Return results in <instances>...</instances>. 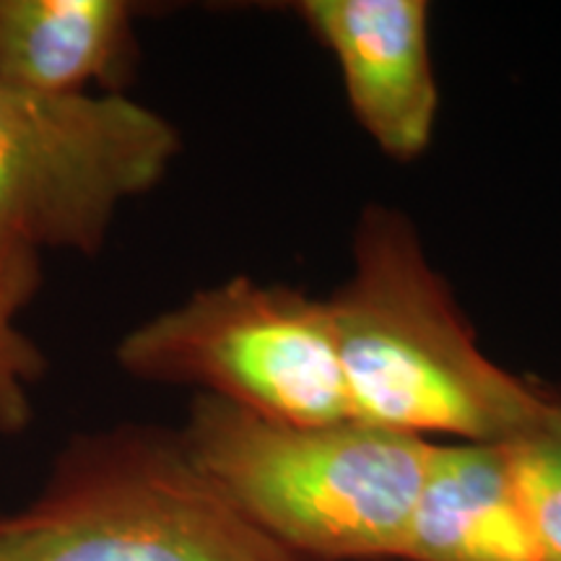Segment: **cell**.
I'll return each instance as SVG.
<instances>
[{
    "label": "cell",
    "mask_w": 561,
    "mask_h": 561,
    "mask_svg": "<svg viewBox=\"0 0 561 561\" xmlns=\"http://www.w3.org/2000/svg\"><path fill=\"white\" fill-rule=\"evenodd\" d=\"M325 305L354 421L411 437L512 442L557 416L549 388L483 354L401 210H364L354 271Z\"/></svg>",
    "instance_id": "1"
},
{
    "label": "cell",
    "mask_w": 561,
    "mask_h": 561,
    "mask_svg": "<svg viewBox=\"0 0 561 561\" xmlns=\"http://www.w3.org/2000/svg\"><path fill=\"white\" fill-rule=\"evenodd\" d=\"M180 130L128 94L0 87V234L45 255H96L123 203L151 193Z\"/></svg>",
    "instance_id": "5"
},
{
    "label": "cell",
    "mask_w": 561,
    "mask_h": 561,
    "mask_svg": "<svg viewBox=\"0 0 561 561\" xmlns=\"http://www.w3.org/2000/svg\"><path fill=\"white\" fill-rule=\"evenodd\" d=\"M128 0H0V87L123 94L138 60Z\"/></svg>",
    "instance_id": "8"
},
{
    "label": "cell",
    "mask_w": 561,
    "mask_h": 561,
    "mask_svg": "<svg viewBox=\"0 0 561 561\" xmlns=\"http://www.w3.org/2000/svg\"><path fill=\"white\" fill-rule=\"evenodd\" d=\"M403 561H541L504 442H432Z\"/></svg>",
    "instance_id": "7"
},
{
    "label": "cell",
    "mask_w": 561,
    "mask_h": 561,
    "mask_svg": "<svg viewBox=\"0 0 561 561\" xmlns=\"http://www.w3.org/2000/svg\"><path fill=\"white\" fill-rule=\"evenodd\" d=\"M0 561H314L250 523L178 432L121 424L68 442L39 496L0 517Z\"/></svg>",
    "instance_id": "3"
},
{
    "label": "cell",
    "mask_w": 561,
    "mask_h": 561,
    "mask_svg": "<svg viewBox=\"0 0 561 561\" xmlns=\"http://www.w3.org/2000/svg\"><path fill=\"white\" fill-rule=\"evenodd\" d=\"M198 471L286 549L401 559L432 442L362 421L291 424L195 396L178 430Z\"/></svg>",
    "instance_id": "2"
},
{
    "label": "cell",
    "mask_w": 561,
    "mask_h": 561,
    "mask_svg": "<svg viewBox=\"0 0 561 561\" xmlns=\"http://www.w3.org/2000/svg\"><path fill=\"white\" fill-rule=\"evenodd\" d=\"M553 398L559 403L557 416L504 442L541 561H561V398L557 392Z\"/></svg>",
    "instance_id": "10"
},
{
    "label": "cell",
    "mask_w": 561,
    "mask_h": 561,
    "mask_svg": "<svg viewBox=\"0 0 561 561\" xmlns=\"http://www.w3.org/2000/svg\"><path fill=\"white\" fill-rule=\"evenodd\" d=\"M45 286L37 250L0 234V434H21L34 419V390L47 375V356L21 328Z\"/></svg>",
    "instance_id": "9"
},
{
    "label": "cell",
    "mask_w": 561,
    "mask_h": 561,
    "mask_svg": "<svg viewBox=\"0 0 561 561\" xmlns=\"http://www.w3.org/2000/svg\"><path fill=\"white\" fill-rule=\"evenodd\" d=\"M297 13L339 62L362 128L392 159L430 146L439 89L424 0H301Z\"/></svg>",
    "instance_id": "6"
},
{
    "label": "cell",
    "mask_w": 561,
    "mask_h": 561,
    "mask_svg": "<svg viewBox=\"0 0 561 561\" xmlns=\"http://www.w3.org/2000/svg\"><path fill=\"white\" fill-rule=\"evenodd\" d=\"M553 392H557V396H559V398H561V388H557V390H553Z\"/></svg>",
    "instance_id": "11"
},
{
    "label": "cell",
    "mask_w": 561,
    "mask_h": 561,
    "mask_svg": "<svg viewBox=\"0 0 561 561\" xmlns=\"http://www.w3.org/2000/svg\"><path fill=\"white\" fill-rule=\"evenodd\" d=\"M136 380L193 388L291 424L348 421L346 382L325 299L229 278L133 328L115 348Z\"/></svg>",
    "instance_id": "4"
}]
</instances>
